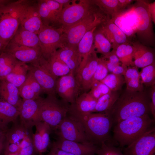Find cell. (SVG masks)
Here are the masks:
<instances>
[{"label": "cell", "instance_id": "obj_1", "mask_svg": "<svg viewBox=\"0 0 155 155\" xmlns=\"http://www.w3.org/2000/svg\"><path fill=\"white\" fill-rule=\"evenodd\" d=\"M150 105V96L145 91L126 90L111 108L105 112L111 118L113 124H115L128 118L148 115Z\"/></svg>", "mask_w": 155, "mask_h": 155}, {"label": "cell", "instance_id": "obj_2", "mask_svg": "<svg viewBox=\"0 0 155 155\" xmlns=\"http://www.w3.org/2000/svg\"><path fill=\"white\" fill-rule=\"evenodd\" d=\"M67 114L82 125L88 137L94 144L100 145L110 139V131L113 124L105 112L85 114L68 112Z\"/></svg>", "mask_w": 155, "mask_h": 155}, {"label": "cell", "instance_id": "obj_3", "mask_svg": "<svg viewBox=\"0 0 155 155\" xmlns=\"http://www.w3.org/2000/svg\"><path fill=\"white\" fill-rule=\"evenodd\" d=\"M5 135L4 155H35L32 128L25 126L17 120Z\"/></svg>", "mask_w": 155, "mask_h": 155}, {"label": "cell", "instance_id": "obj_4", "mask_svg": "<svg viewBox=\"0 0 155 155\" xmlns=\"http://www.w3.org/2000/svg\"><path fill=\"white\" fill-rule=\"evenodd\" d=\"M153 122L148 114L120 121L115 124L113 139L121 147H126L150 129Z\"/></svg>", "mask_w": 155, "mask_h": 155}, {"label": "cell", "instance_id": "obj_5", "mask_svg": "<svg viewBox=\"0 0 155 155\" xmlns=\"http://www.w3.org/2000/svg\"><path fill=\"white\" fill-rule=\"evenodd\" d=\"M109 18L93 3L83 18L63 31L64 46L77 47L79 42L88 31L100 26Z\"/></svg>", "mask_w": 155, "mask_h": 155}, {"label": "cell", "instance_id": "obj_6", "mask_svg": "<svg viewBox=\"0 0 155 155\" xmlns=\"http://www.w3.org/2000/svg\"><path fill=\"white\" fill-rule=\"evenodd\" d=\"M149 3L147 1L136 0L129 9L133 18L135 33L139 42L149 47L154 45L155 39Z\"/></svg>", "mask_w": 155, "mask_h": 155}, {"label": "cell", "instance_id": "obj_7", "mask_svg": "<svg viewBox=\"0 0 155 155\" xmlns=\"http://www.w3.org/2000/svg\"><path fill=\"white\" fill-rule=\"evenodd\" d=\"M20 0L0 5V38L5 49L20 26Z\"/></svg>", "mask_w": 155, "mask_h": 155}, {"label": "cell", "instance_id": "obj_8", "mask_svg": "<svg viewBox=\"0 0 155 155\" xmlns=\"http://www.w3.org/2000/svg\"><path fill=\"white\" fill-rule=\"evenodd\" d=\"M70 104L57 98L56 95H49L44 98L40 97V113L42 119L55 130L66 116Z\"/></svg>", "mask_w": 155, "mask_h": 155}, {"label": "cell", "instance_id": "obj_9", "mask_svg": "<svg viewBox=\"0 0 155 155\" xmlns=\"http://www.w3.org/2000/svg\"><path fill=\"white\" fill-rule=\"evenodd\" d=\"M72 0L63 7L58 18L56 26L63 31L83 18L87 14L92 5V0Z\"/></svg>", "mask_w": 155, "mask_h": 155}, {"label": "cell", "instance_id": "obj_10", "mask_svg": "<svg viewBox=\"0 0 155 155\" xmlns=\"http://www.w3.org/2000/svg\"><path fill=\"white\" fill-rule=\"evenodd\" d=\"M38 35L42 57L46 60L64 46L63 31L60 28L43 24Z\"/></svg>", "mask_w": 155, "mask_h": 155}, {"label": "cell", "instance_id": "obj_11", "mask_svg": "<svg viewBox=\"0 0 155 155\" xmlns=\"http://www.w3.org/2000/svg\"><path fill=\"white\" fill-rule=\"evenodd\" d=\"M55 130L58 137L80 143H92L81 123L67 114Z\"/></svg>", "mask_w": 155, "mask_h": 155}, {"label": "cell", "instance_id": "obj_12", "mask_svg": "<svg viewBox=\"0 0 155 155\" xmlns=\"http://www.w3.org/2000/svg\"><path fill=\"white\" fill-rule=\"evenodd\" d=\"M29 69L41 87L43 92L47 95H56V86L57 78L54 76L46 66L45 59L40 60L28 65Z\"/></svg>", "mask_w": 155, "mask_h": 155}, {"label": "cell", "instance_id": "obj_13", "mask_svg": "<svg viewBox=\"0 0 155 155\" xmlns=\"http://www.w3.org/2000/svg\"><path fill=\"white\" fill-rule=\"evenodd\" d=\"M20 26L38 34L43 24L40 15L37 2L20 0Z\"/></svg>", "mask_w": 155, "mask_h": 155}, {"label": "cell", "instance_id": "obj_14", "mask_svg": "<svg viewBox=\"0 0 155 155\" xmlns=\"http://www.w3.org/2000/svg\"><path fill=\"white\" fill-rule=\"evenodd\" d=\"M99 58L95 50L89 55L84 66L77 72L75 78L79 95L87 93L90 90Z\"/></svg>", "mask_w": 155, "mask_h": 155}, {"label": "cell", "instance_id": "obj_15", "mask_svg": "<svg viewBox=\"0 0 155 155\" xmlns=\"http://www.w3.org/2000/svg\"><path fill=\"white\" fill-rule=\"evenodd\" d=\"M123 153L124 155H155V128H151L130 145L124 147Z\"/></svg>", "mask_w": 155, "mask_h": 155}, {"label": "cell", "instance_id": "obj_16", "mask_svg": "<svg viewBox=\"0 0 155 155\" xmlns=\"http://www.w3.org/2000/svg\"><path fill=\"white\" fill-rule=\"evenodd\" d=\"M22 100L18 108L20 121L25 126L33 128L42 121L40 113V98Z\"/></svg>", "mask_w": 155, "mask_h": 155}, {"label": "cell", "instance_id": "obj_17", "mask_svg": "<svg viewBox=\"0 0 155 155\" xmlns=\"http://www.w3.org/2000/svg\"><path fill=\"white\" fill-rule=\"evenodd\" d=\"M55 91L61 99L70 104L73 103L79 95L75 76L70 73L58 78Z\"/></svg>", "mask_w": 155, "mask_h": 155}, {"label": "cell", "instance_id": "obj_18", "mask_svg": "<svg viewBox=\"0 0 155 155\" xmlns=\"http://www.w3.org/2000/svg\"><path fill=\"white\" fill-rule=\"evenodd\" d=\"M4 51L9 53L18 61L26 63L38 61L42 57L40 49L24 46L11 41Z\"/></svg>", "mask_w": 155, "mask_h": 155}, {"label": "cell", "instance_id": "obj_19", "mask_svg": "<svg viewBox=\"0 0 155 155\" xmlns=\"http://www.w3.org/2000/svg\"><path fill=\"white\" fill-rule=\"evenodd\" d=\"M52 145L74 155H96L99 148L92 142L80 143L58 137Z\"/></svg>", "mask_w": 155, "mask_h": 155}, {"label": "cell", "instance_id": "obj_20", "mask_svg": "<svg viewBox=\"0 0 155 155\" xmlns=\"http://www.w3.org/2000/svg\"><path fill=\"white\" fill-rule=\"evenodd\" d=\"M38 10L43 24L55 27L58 18L63 6L55 0L37 1Z\"/></svg>", "mask_w": 155, "mask_h": 155}, {"label": "cell", "instance_id": "obj_21", "mask_svg": "<svg viewBox=\"0 0 155 155\" xmlns=\"http://www.w3.org/2000/svg\"><path fill=\"white\" fill-rule=\"evenodd\" d=\"M34 126L35 132L32 136L34 151L38 155L42 154L46 151L50 145L52 129L48 124L42 121L37 123Z\"/></svg>", "mask_w": 155, "mask_h": 155}, {"label": "cell", "instance_id": "obj_22", "mask_svg": "<svg viewBox=\"0 0 155 155\" xmlns=\"http://www.w3.org/2000/svg\"><path fill=\"white\" fill-rule=\"evenodd\" d=\"M99 28L112 45L113 49L122 44L129 42L125 34L109 18Z\"/></svg>", "mask_w": 155, "mask_h": 155}, {"label": "cell", "instance_id": "obj_23", "mask_svg": "<svg viewBox=\"0 0 155 155\" xmlns=\"http://www.w3.org/2000/svg\"><path fill=\"white\" fill-rule=\"evenodd\" d=\"M131 43L134 48L133 59L134 66L142 68L155 62L154 53L151 48L139 41Z\"/></svg>", "mask_w": 155, "mask_h": 155}, {"label": "cell", "instance_id": "obj_24", "mask_svg": "<svg viewBox=\"0 0 155 155\" xmlns=\"http://www.w3.org/2000/svg\"><path fill=\"white\" fill-rule=\"evenodd\" d=\"M55 54L68 67L70 73L75 76L82 61L78 47L64 46L57 50Z\"/></svg>", "mask_w": 155, "mask_h": 155}, {"label": "cell", "instance_id": "obj_25", "mask_svg": "<svg viewBox=\"0 0 155 155\" xmlns=\"http://www.w3.org/2000/svg\"><path fill=\"white\" fill-rule=\"evenodd\" d=\"M97 100L88 92L79 95L75 102L70 104L68 112L85 114L93 113Z\"/></svg>", "mask_w": 155, "mask_h": 155}, {"label": "cell", "instance_id": "obj_26", "mask_svg": "<svg viewBox=\"0 0 155 155\" xmlns=\"http://www.w3.org/2000/svg\"><path fill=\"white\" fill-rule=\"evenodd\" d=\"M19 90L20 97L23 100L37 99L43 92L40 86L29 70L26 80Z\"/></svg>", "mask_w": 155, "mask_h": 155}, {"label": "cell", "instance_id": "obj_27", "mask_svg": "<svg viewBox=\"0 0 155 155\" xmlns=\"http://www.w3.org/2000/svg\"><path fill=\"white\" fill-rule=\"evenodd\" d=\"M21 98L19 90L17 87L4 80H1L0 99L18 109L22 100Z\"/></svg>", "mask_w": 155, "mask_h": 155}, {"label": "cell", "instance_id": "obj_28", "mask_svg": "<svg viewBox=\"0 0 155 155\" xmlns=\"http://www.w3.org/2000/svg\"><path fill=\"white\" fill-rule=\"evenodd\" d=\"M97 28L95 27L88 31L78 44V49L82 61L78 71L84 66L89 55L95 50L93 46L94 34Z\"/></svg>", "mask_w": 155, "mask_h": 155}, {"label": "cell", "instance_id": "obj_29", "mask_svg": "<svg viewBox=\"0 0 155 155\" xmlns=\"http://www.w3.org/2000/svg\"><path fill=\"white\" fill-rule=\"evenodd\" d=\"M10 41L24 46L40 49L38 34L20 26Z\"/></svg>", "mask_w": 155, "mask_h": 155}, {"label": "cell", "instance_id": "obj_30", "mask_svg": "<svg viewBox=\"0 0 155 155\" xmlns=\"http://www.w3.org/2000/svg\"><path fill=\"white\" fill-rule=\"evenodd\" d=\"M138 68L135 66L127 67L123 75L127 90L131 92L144 91L143 84L140 81Z\"/></svg>", "mask_w": 155, "mask_h": 155}, {"label": "cell", "instance_id": "obj_31", "mask_svg": "<svg viewBox=\"0 0 155 155\" xmlns=\"http://www.w3.org/2000/svg\"><path fill=\"white\" fill-rule=\"evenodd\" d=\"M18 109L0 98V125L8 126L10 122L16 121L19 117Z\"/></svg>", "mask_w": 155, "mask_h": 155}, {"label": "cell", "instance_id": "obj_32", "mask_svg": "<svg viewBox=\"0 0 155 155\" xmlns=\"http://www.w3.org/2000/svg\"><path fill=\"white\" fill-rule=\"evenodd\" d=\"M113 50L121 64L127 67L134 66L133 60V47L129 42L120 44Z\"/></svg>", "mask_w": 155, "mask_h": 155}, {"label": "cell", "instance_id": "obj_33", "mask_svg": "<svg viewBox=\"0 0 155 155\" xmlns=\"http://www.w3.org/2000/svg\"><path fill=\"white\" fill-rule=\"evenodd\" d=\"M45 63L46 67L51 73L57 78L70 73L68 67L55 53L48 60H45Z\"/></svg>", "mask_w": 155, "mask_h": 155}, {"label": "cell", "instance_id": "obj_34", "mask_svg": "<svg viewBox=\"0 0 155 155\" xmlns=\"http://www.w3.org/2000/svg\"><path fill=\"white\" fill-rule=\"evenodd\" d=\"M96 29L94 34V48L96 53H100L105 56L110 52L112 45L100 28Z\"/></svg>", "mask_w": 155, "mask_h": 155}, {"label": "cell", "instance_id": "obj_35", "mask_svg": "<svg viewBox=\"0 0 155 155\" xmlns=\"http://www.w3.org/2000/svg\"><path fill=\"white\" fill-rule=\"evenodd\" d=\"M120 94L118 91H111L97 100L93 113L105 112L110 109L119 98Z\"/></svg>", "mask_w": 155, "mask_h": 155}, {"label": "cell", "instance_id": "obj_36", "mask_svg": "<svg viewBox=\"0 0 155 155\" xmlns=\"http://www.w3.org/2000/svg\"><path fill=\"white\" fill-rule=\"evenodd\" d=\"M18 61L4 51L0 54V80H3L11 73Z\"/></svg>", "mask_w": 155, "mask_h": 155}, {"label": "cell", "instance_id": "obj_37", "mask_svg": "<svg viewBox=\"0 0 155 155\" xmlns=\"http://www.w3.org/2000/svg\"><path fill=\"white\" fill-rule=\"evenodd\" d=\"M93 3L108 16L111 18L121 12L118 0H92Z\"/></svg>", "mask_w": 155, "mask_h": 155}, {"label": "cell", "instance_id": "obj_38", "mask_svg": "<svg viewBox=\"0 0 155 155\" xmlns=\"http://www.w3.org/2000/svg\"><path fill=\"white\" fill-rule=\"evenodd\" d=\"M106 85L112 91L121 90L125 83L123 75L111 73L100 81Z\"/></svg>", "mask_w": 155, "mask_h": 155}, {"label": "cell", "instance_id": "obj_39", "mask_svg": "<svg viewBox=\"0 0 155 155\" xmlns=\"http://www.w3.org/2000/svg\"><path fill=\"white\" fill-rule=\"evenodd\" d=\"M141 68L139 72L141 83L147 87L155 85V62Z\"/></svg>", "mask_w": 155, "mask_h": 155}, {"label": "cell", "instance_id": "obj_40", "mask_svg": "<svg viewBox=\"0 0 155 155\" xmlns=\"http://www.w3.org/2000/svg\"><path fill=\"white\" fill-rule=\"evenodd\" d=\"M121 12L117 14L111 19L125 34L127 38L131 37L134 36L135 32L126 22Z\"/></svg>", "mask_w": 155, "mask_h": 155}, {"label": "cell", "instance_id": "obj_41", "mask_svg": "<svg viewBox=\"0 0 155 155\" xmlns=\"http://www.w3.org/2000/svg\"><path fill=\"white\" fill-rule=\"evenodd\" d=\"M105 84L100 82H96L92 85L88 92L94 98L98 100L104 95L111 92Z\"/></svg>", "mask_w": 155, "mask_h": 155}, {"label": "cell", "instance_id": "obj_42", "mask_svg": "<svg viewBox=\"0 0 155 155\" xmlns=\"http://www.w3.org/2000/svg\"><path fill=\"white\" fill-rule=\"evenodd\" d=\"M96 155H124L121 149L108 142H102Z\"/></svg>", "mask_w": 155, "mask_h": 155}, {"label": "cell", "instance_id": "obj_43", "mask_svg": "<svg viewBox=\"0 0 155 155\" xmlns=\"http://www.w3.org/2000/svg\"><path fill=\"white\" fill-rule=\"evenodd\" d=\"M108 71L104 59L103 57L99 58L92 85L95 82H100L103 80L108 74Z\"/></svg>", "mask_w": 155, "mask_h": 155}, {"label": "cell", "instance_id": "obj_44", "mask_svg": "<svg viewBox=\"0 0 155 155\" xmlns=\"http://www.w3.org/2000/svg\"><path fill=\"white\" fill-rule=\"evenodd\" d=\"M27 77V75L11 72L3 80L14 85L19 89L25 82Z\"/></svg>", "mask_w": 155, "mask_h": 155}, {"label": "cell", "instance_id": "obj_45", "mask_svg": "<svg viewBox=\"0 0 155 155\" xmlns=\"http://www.w3.org/2000/svg\"><path fill=\"white\" fill-rule=\"evenodd\" d=\"M150 96V111L154 119L155 118V85L151 86Z\"/></svg>", "mask_w": 155, "mask_h": 155}, {"label": "cell", "instance_id": "obj_46", "mask_svg": "<svg viewBox=\"0 0 155 155\" xmlns=\"http://www.w3.org/2000/svg\"><path fill=\"white\" fill-rule=\"evenodd\" d=\"M44 155H74L52 145L49 152Z\"/></svg>", "mask_w": 155, "mask_h": 155}, {"label": "cell", "instance_id": "obj_47", "mask_svg": "<svg viewBox=\"0 0 155 155\" xmlns=\"http://www.w3.org/2000/svg\"><path fill=\"white\" fill-rule=\"evenodd\" d=\"M105 59H108L110 62L117 65H120L119 60L116 55L114 51L112 50L107 55L103 56Z\"/></svg>", "mask_w": 155, "mask_h": 155}, {"label": "cell", "instance_id": "obj_48", "mask_svg": "<svg viewBox=\"0 0 155 155\" xmlns=\"http://www.w3.org/2000/svg\"><path fill=\"white\" fill-rule=\"evenodd\" d=\"M127 67L121 64L116 66L113 69L111 73L124 75L127 69Z\"/></svg>", "mask_w": 155, "mask_h": 155}, {"label": "cell", "instance_id": "obj_49", "mask_svg": "<svg viewBox=\"0 0 155 155\" xmlns=\"http://www.w3.org/2000/svg\"><path fill=\"white\" fill-rule=\"evenodd\" d=\"M119 6L122 11L127 6L130 5L134 1L133 0H118Z\"/></svg>", "mask_w": 155, "mask_h": 155}, {"label": "cell", "instance_id": "obj_50", "mask_svg": "<svg viewBox=\"0 0 155 155\" xmlns=\"http://www.w3.org/2000/svg\"><path fill=\"white\" fill-rule=\"evenodd\" d=\"M149 10L152 22L155 24V2L149 3Z\"/></svg>", "mask_w": 155, "mask_h": 155}, {"label": "cell", "instance_id": "obj_51", "mask_svg": "<svg viewBox=\"0 0 155 155\" xmlns=\"http://www.w3.org/2000/svg\"><path fill=\"white\" fill-rule=\"evenodd\" d=\"M8 129V126L0 125V139L5 136Z\"/></svg>", "mask_w": 155, "mask_h": 155}, {"label": "cell", "instance_id": "obj_52", "mask_svg": "<svg viewBox=\"0 0 155 155\" xmlns=\"http://www.w3.org/2000/svg\"><path fill=\"white\" fill-rule=\"evenodd\" d=\"M5 143V136L0 139V155L3 153Z\"/></svg>", "mask_w": 155, "mask_h": 155}, {"label": "cell", "instance_id": "obj_53", "mask_svg": "<svg viewBox=\"0 0 155 155\" xmlns=\"http://www.w3.org/2000/svg\"><path fill=\"white\" fill-rule=\"evenodd\" d=\"M59 3L63 5V7L68 5L71 1L70 0H55Z\"/></svg>", "mask_w": 155, "mask_h": 155}, {"label": "cell", "instance_id": "obj_54", "mask_svg": "<svg viewBox=\"0 0 155 155\" xmlns=\"http://www.w3.org/2000/svg\"><path fill=\"white\" fill-rule=\"evenodd\" d=\"M5 49V48L3 45L1 40L0 38V54L3 52Z\"/></svg>", "mask_w": 155, "mask_h": 155}, {"label": "cell", "instance_id": "obj_55", "mask_svg": "<svg viewBox=\"0 0 155 155\" xmlns=\"http://www.w3.org/2000/svg\"><path fill=\"white\" fill-rule=\"evenodd\" d=\"M10 1L9 0H0V5L5 4Z\"/></svg>", "mask_w": 155, "mask_h": 155}, {"label": "cell", "instance_id": "obj_56", "mask_svg": "<svg viewBox=\"0 0 155 155\" xmlns=\"http://www.w3.org/2000/svg\"><path fill=\"white\" fill-rule=\"evenodd\" d=\"M42 155V154H40V155Z\"/></svg>", "mask_w": 155, "mask_h": 155}, {"label": "cell", "instance_id": "obj_57", "mask_svg": "<svg viewBox=\"0 0 155 155\" xmlns=\"http://www.w3.org/2000/svg\"><path fill=\"white\" fill-rule=\"evenodd\" d=\"M1 80H0V83Z\"/></svg>", "mask_w": 155, "mask_h": 155}]
</instances>
